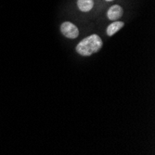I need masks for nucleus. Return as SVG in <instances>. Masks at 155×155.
I'll list each match as a JSON object with an SVG mask.
<instances>
[{
  "instance_id": "f257e3e1",
  "label": "nucleus",
  "mask_w": 155,
  "mask_h": 155,
  "mask_svg": "<svg viewBox=\"0 0 155 155\" xmlns=\"http://www.w3.org/2000/svg\"><path fill=\"white\" fill-rule=\"evenodd\" d=\"M102 40L97 35H91L82 41L76 46V51L81 56L88 57V56L97 53L102 48Z\"/></svg>"
},
{
  "instance_id": "39448f33",
  "label": "nucleus",
  "mask_w": 155,
  "mask_h": 155,
  "mask_svg": "<svg viewBox=\"0 0 155 155\" xmlns=\"http://www.w3.org/2000/svg\"><path fill=\"white\" fill-rule=\"evenodd\" d=\"M77 6L81 11L87 12L93 8L94 1L93 0H77Z\"/></svg>"
},
{
  "instance_id": "7ed1b4c3",
  "label": "nucleus",
  "mask_w": 155,
  "mask_h": 155,
  "mask_svg": "<svg viewBox=\"0 0 155 155\" xmlns=\"http://www.w3.org/2000/svg\"><path fill=\"white\" fill-rule=\"evenodd\" d=\"M123 13L124 11H123L122 7H120L119 5H114L109 8L107 12V16L109 20L115 21V20L120 19L123 16Z\"/></svg>"
},
{
  "instance_id": "f03ea898",
  "label": "nucleus",
  "mask_w": 155,
  "mask_h": 155,
  "mask_svg": "<svg viewBox=\"0 0 155 155\" xmlns=\"http://www.w3.org/2000/svg\"><path fill=\"white\" fill-rule=\"evenodd\" d=\"M61 31L65 37L70 39H74L79 35L78 28L70 21H64L61 25Z\"/></svg>"
},
{
  "instance_id": "20e7f679",
  "label": "nucleus",
  "mask_w": 155,
  "mask_h": 155,
  "mask_svg": "<svg viewBox=\"0 0 155 155\" xmlns=\"http://www.w3.org/2000/svg\"><path fill=\"white\" fill-rule=\"evenodd\" d=\"M124 23L123 21H114L111 24H110L107 28V35L109 36H112L115 33H117L119 30H121L124 27Z\"/></svg>"
},
{
  "instance_id": "423d86ee",
  "label": "nucleus",
  "mask_w": 155,
  "mask_h": 155,
  "mask_svg": "<svg viewBox=\"0 0 155 155\" xmlns=\"http://www.w3.org/2000/svg\"><path fill=\"white\" fill-rule=\"evenodd\" d=\"M106 1H112V0H106Z\"/></svg>"
}]
</instances>
